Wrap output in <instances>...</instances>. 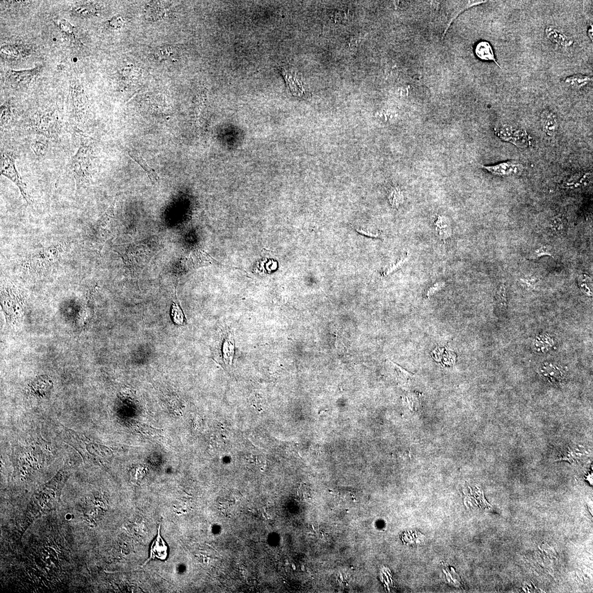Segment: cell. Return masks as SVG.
<instances>
[{
	"mask_svg": "<svg viewBox=\"0 0 593 593\" xmlns=\"http://www.w3.org/2000/svg\"><path fill=\"white\" fill-rule=\"evenodd\" d=\"M390 197V200L393 204L396 205H396L400 204L402 197H401V194L400 192H398L396 191H393L391 193Z\"/></svg>",
	"mask_w": 593,
	"mask_h": 593,
	"instance_id": "cell-32",
	"label": "cell"
},
{
	"mask_svg": "<svg viewBox=\"0 0 593 593\" xmlns=\"http://www.w3.org/2000/svg\"><path fill=\"white\" fill-rule=\"evenodd\" d=\"M545 34L549 40L566 48L572 47L574 44L572 38L567 36L560 30L553 26H548L545 28Z\"/></svg>",
	"mask_w": 593,
	"mask_h": 593,
	"instance_id": "cell-12",
	"label": "cell"
},
{
	"mask_svg": "<svg viewBox=\"0 0 593 593\" xmlns=\"http://www.w3.org/2000/svg\"><path fill=\"white\" fill-rule=\"evenodd\" d=\"M18 47L5 46L1 47V54L10 58H17L20 56L21 53Z\"/></svg>",
	"mask_w": 593,
	"mask_h": 593,
	"instance_id": "cell-24",
	"label": "cell"
},
{
	"mask_svg": "<svg viewBox=\"0 0 593 593\" xmlns=\"http://www.w3.org/2000/svg\"><path fill=\"white\" fill-rule=\"evenodd\" d=\"M114 210L115 203L110 206L105 214L94 225L89 235V240L91 242V244L96 243V242L101 240V235L103 234V231L106 229L105 228L108 226L111 218L113 216Z\"/></svg>",
	"mask_w": 593,
	"mask_h": 593,
	"instance_id": "cell-10",
	"label": "cell"
},
{
	"mask_svg": "<svg viewBox=\"0 0 593 593\" xmlns=\"http://www.w3.org/2000/svg\"><path fill=\"white\" fill-rule=\"evenodd\" d=\"M41 71V67L23 71L10 70L6 72L5 81L12 89L22 88L29 85L36 79Z\"/></svg>",
	"mask_w": 593,
	"mask_h": 593,
	"instance_id": "cell-6",
	"label": "cell"
},
{
	"mask_svg": "<svg viewBox=\"0 0 593 593\" xmlns=\"http://www.w3.org/2000/svg\"><path fill=\"white\" fill-rule=\"evenodd\" d=\"M593 81V77L578 74L568 77L564 80L566 85L574 89L579 90L585 87Z\"/></svg>",
	"mask_w": 593,
	"mask_h": 593,
	"instance_id": "cell-17",
	"label": "cell"
},
{
	"mask_svg": "<svg viewBox=\"0 0 593 593\" xmlns=\"http://www.w3.org/2000/svg\"><path fill=\"white\" fill-rule=\"evenodd\" d=\"M128 154L130 157H131L145 171L151 181L153 182L159 181V177L156 172L154 171V169L149 166L139 153L134 152V151H129Z\"/></svg>",
	"mask_w": 593,
	"mask_h": 593,
	"instance_id": "cell-18",
	"label": "cell"
},
{
	"mask_svg": "<svg viewBox=\"0 0 593 593\" xmlns=\"http://www.w3.org/2000/svg\"><path fill=\"white\" fill-rule=\"evenodd\" d=\"M402 263H403V261H401L400 263H397V265L396 266L397 267L401 266V265H402ZM396 266L394 268H391V269H389L388 271H387V272H386V274H388V273H389V272H391V271L394 270H396Z\"/></svg>",
	"mask_w": 593,
	"mask_h": 593,
	"instance_id": "cell-36",
	"label": "cell"
},
{
	"mask_svg": "<svg viewBox=\"0 0 593 593\" xmlns=\"http://www.w3.org/2000/svg\"><path fill=\"white\" fill-rule=\"evenodd\" d=\"M587 452L578 445H568L561 452L557 460L568 461L570 463H574L583 459L587 457Z\"/></svg>",
	"mask_w": 593,
	"mask_h": 593,
	"instance_id": "cell-13",
	"label": "cell"
},
{
	"mask_svg": "<svg viewBox=\"0 0 593 593\" xmlns=\"http://www.w3.org/2000/svg\"><path fill=\"white\" fill-rule=\"evenodd\" d=\"M540 124L543 131L549 136L555 135L559 127L556 115L547 110L541 114Z\"/></svg>",
	"mask_w": 593,
	"mask_h": 593,
	"instance_id": "cell-14",
	"label": "cell"
},
{
	"mask_svg": "<svg viewBox=\"0 0 593 593\" xmlns=\"http://www.w3.org/2000/svg\"><path fill=\"white\" fill-rule=\"evenodd\" d=\"M59 27L60 31L68 40L71 42L77 41L78 36H77V29L66 19L60 20L59 22Z\"/></svg>",
	"mask_w": 593,
	"mask_h": 593,
	"instance_id": "cell-19",
	"label": "cell"
},
{
	"mask_svg": "<svg viewBox=\"0 0 593 593\" xmlns=\"http://www.w3.org/2000/svg\"><path fill=\"white\" fill-rule=\"evenodd\" d=\"M31 149L38 157H43L48 149V141L46 139L37 138L32 142Z\"/></svg>",
	"mask_w": 593,
	"mask_h": 593,
	"instance_id": "cell-21",
	"label": "cell"
},
{
	"mask_svg": "<svg viewBox=\"0 0 593 593\" xmlns=\"http://www.w3.org/2000/svg\"><path fill=\"white\" fill-rule=\"evenodd\" d=\"M444 285V283H437L433 286V287H431L429 290H428L427 296H430L432 295V294H434L436 292L441 289V287H443Z\"/></svg>",
	"mask_w": 593,
	"mask_h": 593,
	"instance_id": "cell-33",
	"label": "cell"
},
{
	"mask_svg": "<svg viewBox=\"0 0 593 593\" xmlns=\"http://www.w3.org/2000/svg\"><path fill=\"white\" fill-rule=\"evenodd\" d=\"M146 470L144 466L134 467L132 471V479L134 483H138L144 478Z\"/></svg>",
	"mask_w": 593,
	"mask_h": 593,
	"instance_id": "cell-25",
	"label": "cell"
},
{
	"mask_svg": "<svg viewBox=\"0 0 593 593\" xmlns=\"http://www.w3.org/2000/svg\"><path fill=\"white\" fill-rule=\"evenodd\" d=\"M568 221L562 215H559L554 218L551 223L552 230L557 235H562L565 232Z\"/></svg>",
	"mask_w": 593,
	"mask_h": 593,
	"instance_id": "cell-20",
	"label": "cell"
},
{
	"mask_svg": "<svg viewBox=\"0 0 593 593\" xmlns=\"http://www.w3.org/2000/svg\"><path fill=\"white\" fill-rule=\"evenodd\" d=\"M160 51H161L160 52L159 55V57H161V59L162 58L166 59L167 58H170L171 57V56H172V51L171 50V48L169 49H167V50L164 49V50H160Z\"/></svg>",
	"mask_w": 593,
	"mask_h": 593,
	"instance_id": "cell-34",
	"label": "cell"
},
{
	"mask_svg": "<svg viewBox=\"0 0 593 593\" xmlns=\"http://www.w3.org/2000/svg\"><path fill=\"white\" fill-rule=\"evenodd\" d=\"M70 92L74 116L77 122L82 123L87 118L89 102L86 92L77 80L71 81Z\"/></svg>",
	"mask_w": 593,
	"mask_h": 593,
	"instance_id": "cell-5",
	"label": "cell"
},
{
	"mask_svg": "<svg viewBox=\"0 0 593 593\" xmlns=\"http://www.w3.org/2000/svg\"><path fill=\"white\" fill-rule=\"evenodd\" d=\"M482 167L492 175L501 177L520 176L522 174L525 168L521 163L514 161Z\"/></svg>",
	"mask_w": 593,
	"mask_h": 593,
	"instance_id": "cell-7",
	"label": "cell"
},
{
	"mask_svg": "<svg viewBox=\"0 0 593 593\" xmlns=\"http://www.w3.org/2000/svg\"><path fill=\"white\" fill-rule=\"evenodd\" d=\"M100 8L95 3H87L77 5L73 8L74 15L80 18L87 19L99 15Z\"/></svg>",
	"mask_w": 593,
	"mask_h": 593,
	"instance_id": "cell-16",
	"label": "cell"
},
{
	"mask_svg": "<svg viewBox=\"0 0 593 593\" xmlns=\"http://www.w3.org/2000/svg\"><path fill=\"white\" fill-rule=\"evenodd\" d=\"M140 430L142 431L143 434L153 437H157L159 435L160 432L157 429H154L153 428H150L149 427H140Z\"/></svg>",
	"mask_w": 593,
	"mask_h": 593,
	"instance_id": "cell-29",
	"label": "cell"
},
{
	"mask_svg": "<svg viewBox=\"0 0 593 593\" xmlns=\"http://www.w3.org/2000/svg\"><path fill=\"white\" fill-rule=\"evenodd\" d=\"M30 127L38 135L52 140H58L62 131L58 112L51 107L35 112L30 119Z\"/></svg>",
	"mask_w": 593,
	"mask_h": 593,
	"instance_id": "cell-2",
	"label": "cell"
},
{
	"mask_svg": "<svg viewBox=\"0 0 593 593\" xmlns=\"http://www.w3.org/2000/svg\"><path fill=\"white\" fill-rule=\"evenodd\" d=\"M80 145L72 158L71 168L77 189L86 188L92 183L94 174L95 152L94 142L90 137L79 133Z\"/></svg>",
	"mask_w": 593,
	"mask_h": 593,
	"instance_id": "cell-1",
	"label": "cell"
},
{
	"mask_svg": "<svg viewBox=\"0 0 593 593\" xmlns=\"http://www.w3.org/2000/svg\"><path fill=\"white\" fill-rule=\"evenodd\" d=\"M12 118L11 104L9 102L3 103L0 108V119L1 127L4 128L10 123Z\"/></svg>",
	"mask_w": 593,
	"mask_h": 593,
	"instance_id": "cell-22",
	"label": "cell"
},
{
	"mask_svg": "<svg viewBox=\"0 0 593 593\" xmlns=\"http://www.w3.org/2000/svg\"><path fill=\"white\" fill-rule=\"evenodd\" d=\"M281 72L292 93L297 96H304L306 94L305 89L302 81L300 80L296 74L283 68L281 69Z\"/></svg>",
	"mask_w": 593,
	"mask_h": 593,
	"instance_id": "cell-11",
	"label": "cell"
},
{
	"mask_svg": "<svg viewBox=\"0 0 593 593\" xmlns=\"http://www.w3.org/2000/svg\"><path fill=\"white\" fill-rule=\"evenodd\" d=\"M588 36L590 38L591 40L593 41V25H591L590 28L588 30Z\"/></svg>",
	"mask_w": 593,
	"mask_h": 593,
	"instance_id": "cell-35",
	"label": "cell"
},
{
	"mask_svg": "<svg viewBox=\"0 0 593 593\" xmlns=\"http://www.w3.org/2000/svg\"><path fill=\"white\" fill-rule=\"evenodd\" d=\"M66 245L58 244L41 249L30 254L25 266L34 272H43L50 269L61 259Z\"/></svg>",
	"mask_w": 593,
	"mask_h": 593,
	"instance_id": "cell-3",
	"label": "cell"
},
{
	"mask_svg": "<svg viewBox=\"0 0 593 593\" xmlns=\"http://www.w3.org/2000/svg\"><path fill=\"white\" fill-rule=\"evenodd\" d=\"M172 318L173 321L177 325H183L184 323V315L183 311L178 306L175 304H173L172 306Z\"/></svg>",
	"mask_w": 593,
	"mask_h": 593,
	"instance_id": "cell-23",
	"label": "cell"
},
{
	"mask_svg": "<svg viewBox=\"0 0 593 593\" xmlns=\"http://www.w3.org/2000/svg\"><path fill=\"white\" fill-rule=\"evenodd\" d=\"M538 281L539 279L538 278L533 276L530 277V278L522 279L520 280V282L525 285L527 287L534 288Z\"/></svg>",
	"mask_w": 593,
	"mask_h": 593,
	"instance_id": "cell-28",
	"label": "cell"
},
{
	"mask_svg": "<svg viewBox=\"0 0 593 593\" xmlns=\"http://www.w3.org/2000/svg\"><path fill=\"white\" fill-rule=\"evenodd\" d=\"M168 555V548L166 542L163 539L161 535V525H159L158 529L157 536L151 545L150 556L145 562L144 565H146L151 560H166Z\"/></svg>",
	"mask_w": 593,
	"mask_h": 593,
	"instance_id": "cell-9",
	"label": "cell"
},
{
	"mask_svg": "<svg viewBox=\"0 0 593 593\" xmlns=\"http://www.w3.org/2000/svg\"><path fill=\"white\" fill-rule=\"evenodd\" d=\"M1 174L12 181L19 188L21 195L28 204L32 202L27 187L17 170L15 155L10 151H1Z\"/></svg>",
	"mask_w": 593,
	"mask_h": 593,
	"instance_id": "cell-4",
	"label": "cell"
},
{
	"mask_svg": "<svg viewBox=\"0 0 593 593\" xmlns=\"http://www.w3.org/2000/svg\"><path fill=\"white\" fill-rule=\"evenodd\" d=\"M536 256L538 258L544 256V255H549L552 256V254L549 252L548 249L546 246L541 247L538 249H536L535 252Z\"/></svg>",
	"mask_w": 593,
	"mask_h": 593,
	"instance_id": "cell-30",
	"label": "cell"
},
{
	"mask_svg": "<svg viewBox=\"0 0 593 593\" xmlns=\"http://www.w3.org/2000/svg\"><path fill=\"white\" fill-rule=\"evenodd\" d=\"M475 53L480 59L495 62L497 66L501 69L499 64L497 62L494 51L490 42L486 41L479 42L475 47Z\"/></svg>",
	"mask_w": 593,
	"mask_h": 593,
	"instance_id": "cell-15",
	"label": "cell"
},
{
	"mask_svg": "<svg viewBox=\"0 0 593 593\" xmlns=\"http://www.w3.org/2000/svg\"><path fill=\"white\" fill-rule=\"evenodd\" d=\"M497 300L502 306H507V295H506V287L504 284L501 285L497 292Z\"/></svg>",
	"mask_w": 593,
	"mask_h": 593,
	"instance_id": "cell-26",
	"label": "cell"
},
{
	"mask_svg": "<svg viewBox=\"0 0 593 593\" xmlns=\"http://www.w3.org/2000/svg\"><path fill=\"white\" fill-rule=\"evenodd\" d=\"M590 278V277L586 275H583L580 277L579 279L580 287H581L582 290H583L584 292L587 293H591V290L590 289V288L588 287V284H587V281Z\"/></svg>",
	"mask_w": 593,
	"mask_h": 593,
	"instance_id": "cell-27",
	"label": "cell"
},
{
	"mask_svg": "<svg viewBox=\"0 0 593 593\" xmlns=\"http://www.w3.org/2000/svg\"><path fill=\"white\" fill-rule=\"evenodd\" d=\"M173 9L171 4L165 1H152L147 4L145 14L147 19L159 21L170 18Z\"/></svg>",
	"mask_w": 593,
	"mask_h": 593,
	"instance_id": "cell-8",
	"label": "cell"
},
{
	"mask_svg": "<svg viewBox=\"0 0 593 593\" xmlns=\"http://www.w3.org/2000/svg\"><path fill=\"white\" fill-rule=\"evenodd\" d=\"M109 24L112 28H118L122 27L123 20L120 17H115L110 20Z\"/></svg>",
	"mask_w": 593,
	"mask_h": 593,
	"instance_id": "cell-31",
	"label": "cell"
}]
</instances>
